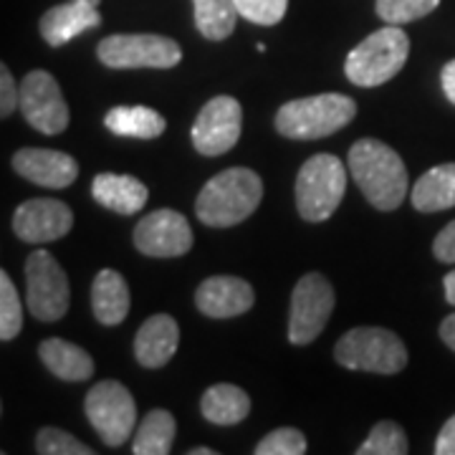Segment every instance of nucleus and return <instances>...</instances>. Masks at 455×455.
I'll return each mask as SVG.
<instances>
[{"label": "nucleus", "instance_id": "33", "mask_svg": "<svg viewBox=\"0 0 455 455\" xmlns=\"http://www.w3.org/2000/svg\"><path fill=\"white\" fill-rule=\"evenodd\" d=\"M20 107V86L8 66H0V114L8 119Z\"/></svg>", "mask_w": 455, "mask_h": 455}, {"label": "nucleus", "instance_id": "28", "mask_svg": "<svg viewBox=\"0 0 455 455\" xmlns=\"http://www.w3.org/2000/svg\"><path fill=\"white\" fill-rule=\"evenodd\" d=\"M23 326V304L16 286L5 271H0V339L11 341L20 334Z\"/></svg>", "mask_w": 455, "mask_h": 455}, {"label": "nucleus", "instance_id": "7", "mask_svg": "<svg viewBox=\"0 0 455 455\" xmlns=\"http://www.w3.org/2000/svg\"><path fill=\"white\" fill-rule=\"evenodd\" d=\"M86 418L104 445L119 448L132 438V430L137 425V405L132 392L116 379H101L86 395Z\"/></svg>", "mask_w": 455, "mask_h": 455}, {"label": "nucleus", "instance_id": "18", "mask_svg": "<svg viewBox=\"0 0 455 455\" xmlns=\"http://www.w3.org/2000/svg\"><path fill=\"white\" fill-rule=\"evenodd\" d=\"M180 344V326L167 314H155L140 326L134 337V357L147 370H160L175 357Z\"/></svg>", "mask_w": 455, "mask_h": 455}, {"label": "nucleus", "instance_id": "10", "mask_svg": "<svg viewBox=\"0 0 455 455\" xmlns=\"http://www.w3.org/2000/svg\"><path fill=\"white\" fill-rule=\"evenodd\" d=\"M334 311V289L322 274H307L299 278L291 293L289 311V341L304 347L324 331Z\"/></svg>", "mask_w": 455, "mask_h": 455}, {"label": "nucleus", "instance_id": "15", "mask_svg": "<svg viewBox=\"0 0 455 455\" xmlns=\"http://www.w3.org/2000/svg\"><path fill=\"white\" fill-rule=\"evenodd\" d=\"M13 170L20 178L51 190H64L79 178V164L71 155L59 149H38V147L18 149L13 157Z\"/></svg>", "mask_w": 455, "mask_h": 455}, {"label": "nucleus", "instance_id": "22", "mask_svg": "<svg viewBox=\"0 0 455 455\" xmlns=\"http://www.w3.org/2000/svg\"><path fill=\"white\" fill-rule=\"evenodd\" d=\"M412 205L420 212H438L455 208V163L427 170L412 188Z\"/></svg>", "mask_w": 455, "mask_h": 455}, {"label": "nucleus", "instance_id": "40", "mask_svg": "<svg viewBox=\"0 0 455 455\" xmlns=\"http://www.w3.org/2000/svg\"><path fill=\"white\" fill-rule=\"evenodd\" d=\"M89 3H94V5H99V0H89Z\"/></svg>", "mask_w": 455, "mask_h": 455}, {"label": "nucleus", "instance_id": "4", "mask_svg": "<svg viewBox=\"0 0 455 455\" xmlns=\"http://www.w3.org/2000/svg\"><path fill=\"white\" fill-rule=\"evenodd\" d=\"M410 53V38L400 26L387 23L385 28L370 33L357 49L347 56V79L357 86H382L395 79L407 61Z\"/></svg>", "mask_w": 455, "mask_h": 455}, {"label": "nucleus", "instance_id": "11", "mask_svg": "<svg viewBox=\"0 0 455 455\" xmlns=\"http://www.w3.org/2000/svg\"><path fill=\"white\" fill-rule=\"evenodd\" d=\"M20 112L41 134H61L68 127V107L59 82L49 71H28L20 82Z\"/></svg>", "mask_w": 455, "mask_h": 455}, {"label": "nucleus", "instance_id": "26", "mask_svg": "<svg viewBox=\"0 0 455 455\" xmlns=\"http://www.w3.org/2000/svg\"><path fill=\"white\" fill-rule=\"evenodd\" d=\"M196 26L208 41H226L235 31L238 8L235 0H193Z\"/></svg>", "mask_w": 455, "mask_h": 455}, {"label": "nucleus", "instance_id": "13", "mask_svg": "<svg viewBox=\"0 0 455 455\" xmlns=\"http://www.w3.org/2000/svg\"><path fill=\"white\" fill-rule=\"evenodd\" d=\"M134 245L149 259H178L193 248V228L178 211H155L134 228Z\"/></svg>", "mask_w": 455, "mask_h": 455}, {"label": "nucleus", "instance_id": "37", "mask_svg": "<svg viewBox=\"0 0 455 455\" xmlns=\"http://www.w3.org/2000/svg\"><path fill=\"white\" fill-rule=\"evenodd\" d=\"M440 339L445 341L455 352V314L443 319V324H440Z\"/></svg>", "mask_w": 455, "mask_h": 455}, {"label": "nucleus", "instance_id": "14", "mask_svg": "<svg viewBox=\"0 0 455 455\" xmlns=\"http://www.w3.org/2000/svg\"><path fill=\"white\" fill-rule=\"evenodd\" d=\"M74 226V212L64 200L33 197L18 205L13 230L23 243H51L64 238Z\"/></svg>", "mask_w": 455, "mask_h": 455}, {"label": "nucleus", "instance_id": "35", "mask_svg": "<svg viewBox=\"0 0 455 455\" xmlns=\"http://www.w3.org/2000/svg\"><path fill=\"white\" fill-rule=\"evenodd\" d=\"M435 453L438 455H455V415L443 425V430L438 433L435 440Z\"/></svg>", "mask_w": 455, "mask_h": 455}, {"label": "nucleus", "instance_id": "25", "mask_svg": "<svg viewBox=\"0 0 455 455\" xmlns=\"http://www.w3.org/2000/svg\"><path fill=\"white\" fill-rule=\"evenodd\" d=\"M178 433V423L167 410H152L147 412L145 420L140 423L134 440H132V453L134 455H167L172 448V440Z\"/></svg>", "mask_w": 455, "mask_h": 455}, {"label": "nucleus", "instance_id": "12", "mask_svg": "<svg viewBox=\"0 0 455 455\" xmlns=\"http://www.w3.org/2000/svg\"><path fill=\"white\" fill-rule=\"evenodd\" d=\"M241 127H243V109H241L238 99H211L200 109L196 124L190 130L193 147H196L200 155H205V157L226 155L228 149H233V147L238 145Z\"/></svg>", "mask_w": 455, "mask_h": 455}, {"label": "nucleus", "instance_id": "27", "mask_svg": "<svg viewBox=\"0 0 455 455\" xmlns=\"http://www.w3.org/2000/svg\"><path fill=\"white\" fill-rule=\"evenodd\" d=\"M410 451L405 430L397 423L382 420L370 430L367 440L357 448V455H405Z\"/></svg>", "mask_w": 455, "mask_h": 455}, {"label": "nucleus", "instance_id": "38", "mask_svg": "<svg viewBox=\"0 0 455 455\" xmlns=\"http://www.w3.org/2000/svg\"><path fill=\"white\" fill-rule=\"evenodd\" d=\"M443 289H445V301L455 307V271H451L448 276L443 278Z\"/></svg>", "mask_w": 455, "mask_h": 455}, {"label": "nucleus", "instance_id": "1", "mask_svg": "<svg viewBox=\"0 0 455 455\" xmlns=\"http://www.w3.org/2000/svg\"><path fill=\"white\" fill-rule=\"evenodd\" d=\"M349 175L377 211H397L407 196V167L403 157L379 140H359L349 147Z\"/></svg>", "mask_w": 455, "mask_h": 455}, {"label": "nucleus", "instance_id": "31", "mask_svg": "<svg viewBox=\"0 0 455 455\" xmlns=\"http://www.w3.org/2000/svg\"><path fill=\"white\" fill-rule=\"evenodd\" d=\"M256 455H301L307 453V438L296 427H278L271 430L256 445Z\"/></svg>", "mask_w": 455, "mask_h": 455}, {"label": "nucleus", "instance_id": "21", "mask_svg": "<svg viewBox=\"0 0 455 455\" xmlns=\"http://www.w3.org/2000/svg\"><path fill=\"white\" fill-rule=\"evenodd\" d=\"M38 357L46 364L53 377L64 379V382H86L94 374V359L89 352H84L82 347L71 344V341L51 337L41 341L38 347Z\"/></svg>", "mask_w": 455, "mask_h": 455}, {"label": "nucleus", "instance_id": "8", "mask_svg": "<svg viewBox=\"0 0 455 455\" xmlns=\"http://www.w3.org/2000/svg\"><path fill=\"white\" fill-rule=\"evenodd\" d=\"M97 56L109 68H172L182 61V49L157 33H116L99 44Z\"/></svg>", "mask_w": 455, "mask_h": 455}, {"label": "nucleus", "instance_id": "2", "mask_svg": "<svg viewBox=\"0 0 455 455\" xmlns=\"http://www.w3.org/2000/svg\"><path fill=\"white\" fill-rule=\"evenodd\" d=\"M263 197V182L248 167H230L205 182L196 203L200 223L230 228L251 218Z\"/></svg>", "mask_w": 455, "mask_h": 455}, {"label": "nucleus", "instance_id": "29", "mask_svg": "<svg viewBox=\"0 0 455 455\" xmlns=\"http://www.w3.org/2000/svg\"><path fill=\"white\" fill-rule=\"evenodd\" d=\"M440 5V0H377V16L385 23L403 26L430 16Z\"/></svg>", "mask_w": 455, "mask_h": 455}, {"label": "nucleus", "instance_id": "36", "mask_svg": "<svg viewBox=\"0 0 455 455\" xmlns=\"http://www.w3.org/2000/svg\"><path fill=\"white\" fill-rule=\"evenodd\" d=\"M440 84H443V92H445L448 101L455 104V59L443 66V71H440Z\"/></svg>", "mask_w": 455, "mask_h": 455}, {"label": "nucleus", "instance_id": "34", "mask_svg": "<svg viewBox=\"0 0 455 455\" xmlns=\"http://www.w3.org/2000/svg\"><path fill=\"white\" fill-rule=\"evenodd\" d=\"M433 253L440 263H455V220L440 230L433 241Z\"/></svg>", "mask_w": 455, "mask_h": 455}, {"label": "nucleus", "instance_id": "39", "mask_svg": "<svg viewBox=\"0 0 455 455\" xmlns=\"http://www.w3.org/2000/svg\"><path fill=\"white\" fill-rule=\"evenodd\" d=\"M188 455H215L212 448H193V451H188Z\"/></svg>", "mask_w": 455, "mask_h": 455}, {"label": "nucleus", "instance_id": "23", "mask_svg": "<svg viewBox=\"0 0 455 455\" xmlns=\"http://www.w3.org/2000/svg\"><path fill=\"white\" fill-rule=\"evenodd\" d=\"M104 124L116 137L130 140H157L167 130L163 114L149 107H114L104 116Z\"/></svg>", "mask_w": 455, "mask_h": 455}, {"label": "nucleus", "instance_id": "3", "mask_svg": "<svg viewBox=\"0 0 455 455\" xmlns=\"http://www.w3.org/2000/svg\"><path fill=\"white\" fill-rule=\"evenodd\" d=\"M357 116V104L347 94H316V97L286 101L276 112V130L289 140H322L344 130Z\"/></svg>", "mask_w": 455, "mask_h": 455}, {"label": "nucleus", "instance_id": "17", "mask_svg": "<svg viewBox=\"0 0 455 455\" xmlns=\"http://www.w3.org/2000/svg\"><path fill=\"white\" fill-rule=\"evenodd\" d=\"M101 23L97 5L89 0H68L64 5H53L41 18V36L49 46H64L84 31H92Z\"/></svg>", "mask_w": 455, "mask_h": 455}, {"label": "nucleus", "instance_id": "16", "mask_svg": "<svg viewBox=\"0 0 455 455\" xmlns=\"http://www.w3.org/2000/svg\"><path fill=\"white\" fill-rule=\"evenodd\" d=\"M253 286L238 276L205 278L196 291V307L211 319H233L253 307Z\"/></svg>", "mask_w": 455, "mask_h": 455}, {"label": "nucleus", "instance_id": "20", "mask_svg": "<svg viewBox=\"0 0 455 455\" xmlns=\"http://www.w3.org/2000/svg\"><path fill=\"white\" fill-rule=\"evenodd\" d=\"M92 309L99 324H122L130 314V286L124 276L114 268L99 271L92 283Z\"/></svg>", "mask_w": 455, "mask_h": 455}, {"label": "nucleus", "instance_id": "30", "mask_svg": "<svg viewBox=\"0 0 455 455\" xmlns=\"http://www.w3.org/2000/svg\"><path fill=\"white\" fill-rule=\"evenodd\" d=\"M36 451L41 455H94L89 445L59 427H44L36 435Z\"/></svg>", "mask_w": 455, "mask_h": 455}, {"label": "nucleus", "instance_id": "19", "mask_svg": "<svg viewBox=\"0 0 455 455\" xmlns=\"http://www.w3.org/2000/svg\"><path fill=\"white\" fill-rule=\"evenodd\" d=\"M92 197L107 211L119 212V215H134L145 208L149 190L145 182H140L132 175L101 172L92 182Z\"/></svg>", "mask_w": 455, "mask_h": 455}, {"label": "nucleus", "instance_id": "5", "mask_svg": "<svg viewBox=\"0 0 455 455\" xmlns=\"http://www.w3.org/2000/svg\"><path fill=\"white\" fill-rule=\"evenodd\" d=\"M347 172L339 157L314 155L296 175V208L309 223H324L339 208L347 193Z\"/></svg>", "mask_w": 455, "mask_h": 455}, {"label": "nucleus", "instance_id": "32", "mask_svg": "<svg viewBox=\"0 0 455 455\" xmlns=\"http://www.w3.org/2000/svg\"><path fill=\"white\" fill-rule=\"evenodd\" d=\"M235 8L256 26H276L286 16L289 0H235Z\"/></svg>", "mask_w": 455, "mask_h": 455}, {"label": "nucleus", "instance_id": "6", "mask_svg": "<svg viewBox=\"0 0 455 455\" xmlns=\"http://www.w3.org/2000/svg\"><path fill=\"white\" fill-rule=\"evenodd\" d=\"M334 359L347 370L374 374H397L405 370L407 349L403 339L382 326H357L347 331L337 347Z\"/></svg>", "mask_w": 455, "mask_h": 455}, {"label": "nucleus", "instance_id": "9", "mask_svg": "<svg viewBox=\"0 0 455 455\" xmlns=\"http://www.w3.org/2000/svg\"><path fill=\"white\" fill-rule=\"evenodd\" d=\"M26 296L38 322H59L68 309V278L44 248L33 251L26 260Z\"/></svg>", "mask_w": 455, "mask_h": 455}, {"label": "nucleus", "instance_id": "24", "mask_svg": "<svg viewBox=\"0 0 455 455\" xmlns=\"http://www.w3.org/2000/svg\"><path fill=\"white\" fill-rule=\"evenodd\" d=\"M200 412L212 425H238L251 412V397L241 387L220 382L205 390L200 400Z\"/></svg>", "mask_w": 455, "mask_h": 455}]
</instances>
